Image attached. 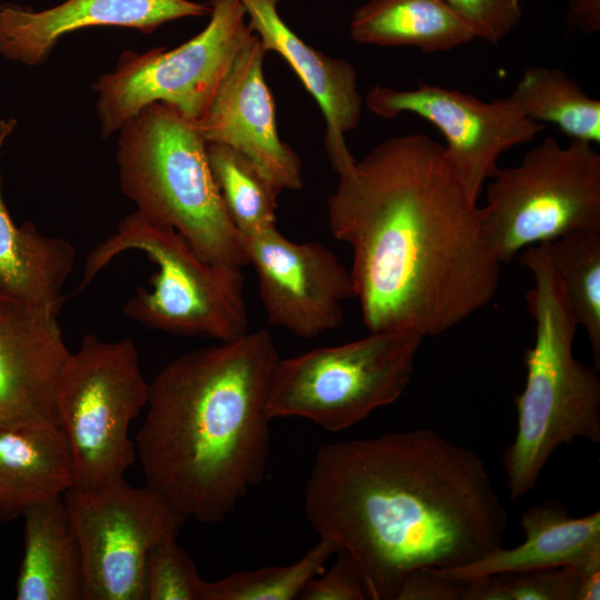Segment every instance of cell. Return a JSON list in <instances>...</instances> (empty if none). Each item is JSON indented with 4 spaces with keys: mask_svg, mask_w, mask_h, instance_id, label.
<instances>
[{
    "mask_svg": "<svg viewBox=\"0 0 600 600\" xmlns=\"http://www.w3.org/2000/svg\"><path fill=\"white\" fill-rule=\"evenodd\" d=\"M332 236L352 251L350 273L370 332L439 336L494 297L500 266L480 207L444 147L421 133L389 138L339 174L327 199Z\"/></svg>",
    "mask_w": 600,
    "mask_h": 600,
    "instance_id": "6da1fadb",
    "label": "cell"
},
{
    "mask_svg": "<svg viewBox=\"0 0 600 600\" xmlns=\"http://www.w3.org/2000/svg\"><path fill=\"white\" fill-rule=\"evenodd\" d=\"M304 513L352 558L372 600H396L413 570L476 561L508 526L482 459L427 428L321 447Z\"/></svg>",
    "mask_w": 600,
    "mask_h": 600,
    "instance_id": "7a4b0ae2",
    "label": "cell"
},
{
    "mask_svg": "<svg viewBox=\"0 0 600 600\" xmlns=\"http://www.w3.org/2000/svg\"><path fill=\"white\" fill-rule=\"evenodd\" d=\"M279 360L268 329L184 353L149 382L134 438L146 486L188 520H224L266 478L267 400Z\"/></svg>",
    "mask_w": 600,
    "mask_h": 600,
    "instance_id": "3957f363",
    "label": "cell"
},
{
    "mask_svg": "<svg viewBox=\"0 0 600 600\" xmlns=\"http://www.w3.org/2000/svg\"><path fill=\"white\" fill-rule=\"evenodd\" d=\"M520 262L534 282L526 300L534 339L524 352V388L514 397L516 436L502 457L511 500L534 488L560 446L576 439L600 442L598 370L573 357L578 326L566 303L550 243L526 248Z\"/></svg>",
    "mask_w": 600,
    "mask_h": 600,
    "instance_id": "277c9868",
    "label": "cell"
},
{
    "mask_svg": "<svg viewBox=\"0 0 600 600\" xmlns=\"http://www.w3.org/2000/svg\"><path fill=\"white\" fill-rule=\"evenodd\" d=\"M118 132L120 188L137 210L176 230L209 263L249 266L243 237L226 211L197 124L154 102Z\"/></svg>",
    "mask_w": 600,
    "mask_h": 600,
    "instance_id": "5b68a950",
    "label": "cell"
},
{
    "mask_svg": "<svg viewBox=\"0 0 600 600\" xmlns=\"http://www.w3.org/2000/svg\"><path fill=\"white\" fill-rule=\"evenodd\" d=\"M127 250L144 252L158 267L151 289L140 287L124 304L129 319L149 329L220 342L248 332L242 269L204 261L176 230L138 210L89 253L77 291Z\"/></svg>",
    "mask_w": 600,
    "mask_h": 600,
    "instance_id": "8992f818",
    "label": "cell"
},
{
    "mask_svg": "<svg viewBox=\"0 0 600 600\" xmlns=\"http://www.w3.org/2000/svg\"><path fill=\"white\" fill-rule=\"evenodd\" d=\"M490 180L480 222L501 264L528 247L600 230V153L593 144L561 146L546 137Z\"/></svg>",
    "mask_w": 600,
    "mask_h": 600,
    "instance_id": "52a82bcc",
    "label": "cell"
},
{
    "mask_svg": "<svg viewBox=\"0 0 600 600\" xmlns=\"http://www.w3.org/2000/svg\"><path fill=\"white\" fill-rule=\"evenodd\" d=\"M422 340L411 331H379L279 358L267 412L271 420L302 418L327 431L346 430L402 396Z\"/></svg>",
    "mask_w": 600,
    "mask_h": 600,
    "instance_id": "ba28073f",
    "label": "cell"
},
{
    "mask_svg": "<svg viewBox=\"0 0 600 600\" xmlns=\"http://www.w3.org/2000/svg\"><path fill=\"white\" fill-rule=\"evenodd\" d=\"M149 382L131 338L107 342L84 334L61 372L57 413L74 463L71 489L94 492L118 483L137 453L132 421L147 407Z\"/></svg>",
    "mask_w": 600,
    "mask_h": 600,
    "instance_id": "9c48e42d",
    "label": "cell"
},
{
    "mask_svg": "<svg viewBox=\"0 0 600 600\" xmlns=\"http://www.w3.org/2000/svg\"><path fill=\"white\" fill-rule=\"evenodd\" d=\"M203 30L173 48L126 50L92 88L101 136L107 138L150 103L161 102L198 124L240 48L252 36L239 0H216Z\"/></svg>",
    "mask_w": 600,
    "mask_h": 600,
    "instance_id": "30bf717a",
    "label": "cell"
},
{
    "mask_svg": "<svg viewBox=\"0 0 600 600\" xmlns=\"http://www.w3.org/2000/svg\"><path fill=\"white\" fill-rule=\"evenodd\" d=\"M80 542L83 600H146L156 544L177 539L188 519L160 492L124 479L94 492L63 493Z\"/></svg>",
    "mask_w": 600,
    "mask_h": 600,
    "instance_id": "8fae6325",
    "label": "cell"
},
{
    "mask_svg": "<svg viewBox=\"0 0 600 600\" xmlns=\"http://www.w3.org/2000/svg\"><path fill=\"white\" fill-rule=\"evenodd\" d=\"M364 104L384 119L408 112L434 126L447 141L443 147L450 167L474 202L486 181L500 169L501 154L532 141L544 130L510 96L488 102L428 83L408 90L374 86L368 91Z\"/></svg>",
    "mask_w": 600,
    "mask_h": 600,
    "instance_id": "7c38bea8",
    "label": "cell"
},
{
    "mask_svg": "<svg viewBox=\"0 0 600 600\" xmlns=\"http://www.w3.org/2000/svg\"><path fill=\"white\" fill-rule=\"evenodd\" d=\"M267 320L301 339L339 329L344 302L356 298L350 273L319 242H294L278 228L244 238Z\"/></svg>",
    "mask_w": 600,
    "mask_h": 600,
    "instance_id": "4fadbf2b",
    "label": "cell"
},
{
    "mask_svg": "<svg viewBox=\"0 0 600 600\" xmlns=\"http://www.w3.org/2000/svg\"><path fill=\"white\" fill-rule=\"evenodd\" d=\"M266 53L259 37L252 33L197 127L207 143L238 150L282 190H299L303 184L301 161L278 133L276 103L263 74Z\"/></svg>",
    "mask_w": 600,
    "mask_h": 600,
    "instance_id": "5bb4252c",
    "label": "cell"
},
{
    "mask_svg": "<svg viewBox=\"0 0 600 600\" xmlns=\"http://www.w3.org/2000/svg\"><path fill=\"white\" fill-rule=\"evenodd\" d=\"M58 312L0 300V429L59 424L58 386L71 351L63 341Z\"/></svg>",
    "mask_w": 600,
    "mask_h": 600,
    "instance_id": "9a60e30c",
    "label": "cell"
},
{
    "mask_svg": "<svg viewBox=\"0 0 600 600\" xmlns=\"http://www.w3.org/2000/svg\"><path fill=\"white\" fill-rule=\"evenodd\" d=\"M211 13L192 0H66L44 10L0 3V54L26 66L43 63L58 41L90 27H123L151 33L162 24Z\"/></svg>",
    "mask_w": 600,
    "mask_h": 600,
    "instance_id": "2e32d148",
    "label": "cell"
},
{
    "mask_svg": "<svg viewBox=\"0 0 600 600\" xmlns=\"http://www.w3.org/2000/svg\"><path fill=\"white\" fill-rule=\"evenodd\" d=\"M248 26L268 51L280 54L314 98L326 121L324 144L338 176L356 159L346 143V133L359 123L363 100L358 91V74L344 59L332 58L302 40L281 18V0H239Z\"/></svg>",
    "mask_w": 600,
    "mask_h": 600,
    "instance_id": "e0dca14e",
    "label": "cell"
},
{
    "mask_svg": "<svg viewBox=\"0 0 600 600\" xmlns=\"http://www.w3.org/2000/svg\"><path fill=\"white\" fill-rule=\"evenodd\" d=\"M524 540L502 546L462 567L432 569L438 574L470 581L492 574L569 568L580 574L600 568V512L573 518L553 499L529 507L521 516Z\"/></svg>",
    "mask_w": 600,
    "mask_h": 600,
    "instance_id": "ac0fdd59",
    "label": "cell"
},
{
    "mask_svg": "<svg viewBox=\"0 0 600 600\" xmlns=\"http://www.w3.org/2000/svg\"><path fill=\"white\" fill-rule=\"evenodd\" d=\"M69 442L57 423L0 429V519L22 517L30 507L73 487Z\"/></svg>",
    "mask_w": 600,
    "mask_h": 600,
    "instance_id": "d6986e66",
    "label": "cell"
},
{
    "mask_svg": "<svg viewBox=\"0 0 600 600\" xmlns=\"http://www.w3.org/2000/svg\"><path fill=\"white\" fill-rule=\"evenodd\" d=\"M16 124L14 118L0 120V154ZM76 257L68 240L43 236L32 222L16 226L2 197L0 174V300L59 311Z\"/></svg>",
    "mask_w": 600,
    "mask_h": 600,
    "instance_id": "ffe728a7",
    "label": "cell"
},
{
    "mask_svg": "<svg viewBox=\"0 0 600 600\" xmlns=\"http://www.w3.org/2000/svg\"><path fill=\"white\" fill-rule=\"evenodd\" d=\"M22 518L23 557L16 599L83 600L82 552L63 496L30 507Z\"/></svg>",
    "mask_w": 600,
    "mask_h": 600,
    "instance_id": "44dd1931",
    "label": "cell"
},
{
    "mask_svg": "<svg viewBox=\"0 0 600 600\" xmlns=\"http://www.w3.org/2000/svg\"><path fill=\"white\" fill-rule=\"evenodd\" d=\"M350 36L362 44L424 53L450 51L477 38L444 0H369L354 11Z\"/></svg>",
    "mask_w": 600,
    "mask_h": 600,
    "instance_id": "7402d4cb",
    "label": "cell"
},
{
    "mask_svg": "<svg viewBox=\"0 0 600 600\" xmlns=\"http://www.w3.org/2000/svg\"><path fill=\"white\" fill-rule=\"evenodd\" d=\"M510 97L529 119L553 123L572 140L600 143V101L563 70L530 66Z\"/></svg>",
    "mask_w": 600,
    "mask_h": 600,
    "instance_id": "603a6c76",
    "label": "cell"
},
{
    "mask_svg": "<svg viewBox=\"0 0 600 600\" xmlns=\"http://www.w3.org/2000/svg\"><path fill=\"white\" fill-rule=\"evenodd\" d=\"M207 156L226 211L243 239L276 228L282 189L256 162L229 146L207 143Z\"/></svg>",
    "mask_w": 600,
    "mask_h": 600,
    "instance_id": "cb8c5ba5",
    "label": "cell"
},
{
    "mask_svg": "<svg viewBox=\"0 0 600 600\" xmlns=\"http://www.w3.org/2000/svg\"><path fill=\"white\" fill-rule=\"evenodd\" d=\"M566 303L587 333L594 366L600 368V230L564 236L550 243Z\"/></svg>",
    "mask_w": 600,
    "mask_h": 600,
    "instance_id": "d4e9b609",
    "label": "cell"
},
{
    "mask_svg": "<svg viewBox=\"0 0 600 600\" xmlns=\"http://www.w3.org/2000/svg\"><path fill=\"white\" fill-rule=\"evenodd\" d=\"M337 547L320 538L299 560L231 573L217 581L204 580L201 600H293L306 584L324 570Z\"/></svg>",
    "mask_w": 600,
    "mask_h": 600,
    "instance_id": "484cf974",
    "label": "cell"
},
{
    "mask_svg": "<svg viewBox=\"0 0 600 600\" xmlns=\"http://www.w3.org/2000/svg\"><path fill=\"white\" fill-rule=\"evenodd\" d=\"M579 580L569 568L498 573L467 581L464 600H576Z\"/></svg>",
    "mask_w": 600,
    "mask_h": 600,
    "instance_id": "4316f807",
    "label": "cell"
},
{
    "mask_svg": "<svg viewBox=\"0 0 600 600\" xmlns=\"http://www.w3.org/2000/svg\"><path fill=\"white\" fill-rule=\"evenodd\" d=\"M204 580L177 539L151 548L146 567V600H201Z\"/></svg>",
    "mask_w": 600,
    "mask_h": 600,
    "instance_id": "83f0119b",
    "label": "cell"
},
{
    "mask_svg": "<svg viewBox=\"0 0 600 600\" xmlns=\"http://www.w3.org/2000/svg\"><path fill=\"white\" fill-rule=\"evenodd\" d=\"M473 30L492 44L503 40L519 23L521 0H444Z\"/></svg>",
    "mask_w": 600,
    "mask_h": 600,
    "instance_id": "f1b7e54d",
    "label": "cell"
},
{
    "mask_svg": "<svg viewBox=\"0 0 600 600\" xmlns=\"http://www.w3.org/2000/svg\"><path fill=\"white\" fill-rule=\"evenodd\" d=\"M328 570L312 578L300 593V600H364L361 573L352 558L342 550Z\"/></svg>",
    "mask_w": 600,
    "mask_h": 600,
    "instance_id": "f546056e",
    "label": "cell"
},
{
    "mask_svg": "<svg viewBox=\"0 0 600 600\" xmlns=\"http://www.w3.org/2000/svg\"><path fill=\"white\" fill-rule=\"evenodd\" d=\"M467 582L442 577L430 568L411 571L396 600H464Z\"/></svg>",
    "mask_w": 600,
    "mask_h": 600,
    "instance_id": "4dcf8cb0",
    "label": "cell"
},
{
    "mask_svg": "<svg viewBox=\"0 0 600 600\" xmlns=\"http://www.w3.org/2000/svg\"><path fill=\"white\" fill-rule=\"evenodd\" d=\"M567 23L582 33L600 29V0H569Z\"/></svg>",
    "mask_w": 600,
    "mask_h": 600,
    "instance_id": "1f68e13d",
    "label": "cell"
},
{
    "mask_svg": "<svg viewBox=\"0 0 600 600\" xmlns=\"http://www.w3.org/2000/svg\"><path fill=\"white\" fill-rule=\"evenodd\" d=\"M579 587L576 600L600 599V568L590 570L579 576Z\"/></svg>",
    "mask_w": 600,
    "mask_h": 600,
    "instance_id": "d6a6232c",
    "label": "cell"
},
{
    "mask_svg": "<svg viewBox=\"0 0 600 600\" xmlns=\"http://www.w3.org/2000/svg\"><path fill=\"white\" fill-rule=\"evenodd\" d=\"M216 0H209L210 4L213 3Z\"/></svg>",
    "mask_w": 600,
    "mask_h": 600,
    "instance_id": "836d02e7",
    "label": "cell"
}]
</instances>
